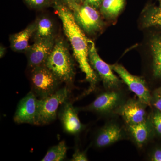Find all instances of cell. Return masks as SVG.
Segmentation results:
<instances>
[{
    "instance_id": "obj_1",
    "label": "cell",
    "mask_w": 161,
    "mask_h": 161,
    "mask_svg": "<svg viewBox=\"0 0 161 161\" xmlns=\"http://www.w3.org/2000/svg\"><path fill=\"white\" fill-rule=\"evenodd\" d=\"M54 8L62 22L64 31L71 45L74 56L80 69L90 83L87 94L94 91L98 81V75L91 66L89 60V40L84 32L75 21L73 12L60 0H55Z\"/></svg>"
},
{
    "instance_id": "obj_2",
    "label": "cell",
    "mask_w": 161,
    "mask_h": 161,
    "mask_svg": "<svg viewBox=\"0 0 161 161\" xmlns=\"http://www.w3.org/2000/svg\"><path fill=\"white\" fill-rule=\"evenodd\" d=\"M45 66L61 82L68 86L72 85L75 77V64L67 43L62 38L56 39Z\"/></svg>"
},
{
    "instance_id": "obj_3",
    "label": "cell",
    "mask_w": 161,
    "mask_h": 161,
    "mask_svg": "<svg viewBox=\"0 0 161 161\" xmlns=\"http://www.w3.org/2000/svg\"><path fill=\"white\" fill-rule=\"evenodd\" d=\"M69 88L59 89L53 95L46 98L39 99L37 114L35 121L36 125H44L56 119L60 106L69 100Z\"/></svg>"
},
{
    "instance_id": "obj_4",
    "label": "cell",
    "mask_w": 161,
    "mask_h": 161,
    "mask_svg": "<svg viewBox=\"0 0 161 161\" xmlns=\"http://www.w3.org/2000/svg\"><path fill=\"white\" fill-rule=\"evenodd\" d=\"M31 82L32 92L39 99L53 95L59 89L61 81L46 66L31 69Z\"/></svg>"
},
{
    "instance_id": "obj_5",
    "label": "cell",
    "mask_w": 161,
    "mask_h": 161,
    "mask_svg": "<svg viewBox=\"0 0 161 161\" xmlns=\"http://www.w3.org/2000/svg\"><path fill=\"white\" fill-rule=\"evenodd\" d=\"M71 10L76 23L84 32L95 35L103 28V21L97 9L82 3L75 5Z\"/></svg>"
},
{
    "instance_id": "obj_6",
    "label": "cell",
    "mask_w": 161,
    "mask_h": 161,
    "mask_svg": "<svg viewBox=\"0 0 161 161\" xmlns=\"http://www.w3.org/2000/svg\"><path fill=\"white\" fill-rule=\"evenodd\" d=\"M89 60L91 66L102 80L108 90L117 89L121 81L113 73L111 66L101 58L92 40H89Z\"/></svg>"
},
{
    "instance_id": "obj_7",
    "label": "cell",
    "mask_w": 161,
    "mask_h": 161,
    "mask_svg": "<svg viewBox=\"0 0 161 161\" xmlns=\"http://www.w3.org/2000/svg\"><path fill=\"white\" fill-rule=\"evenodd\" d=\"M110 66L113 71L117 73L122 80L127 85L130 91L137 96L139 100L147 105H151L152 95L143 78L132 75L122 65L118 64Z\"/></svg>"
},
{
    "instance_id": "obj_8",
    "label": "cell",
    "mask_w": 161,
    "mask_h": 161,
    "mask_svg": "<svg viewBox=\"0 0 161 161\" xmlns=\"http://www.w3.org/2000/svg\"><path fill=\"white\" fill-rule=\"evenodd\" d=\"M55 39L37 40L29 46L26 53L28 66L31 69L45 66L47 60L53 50Z\"/></svg>"
},
{
    "instance_id": "obj_9",
    "label": "cell",
    "mask_w": 161,
    "mask_h": 161,
    "mask_svg": "<svg viewBox=\"0 0 161 161\" xmlns=\"http://www.w3.org/2000/svg\"><path fill=\"white\" fill-rule=\"evenodd\" d=\"M39 98L32 91L20 101L14 120L17 124L34 125L37 114Z\"/></svg>"
},
{
    "instance_id": "obj_10",
    "label": "cell",
    "mask_w": 161,
    "mask_h": 161,
    "mask_svg": "<svg viewBox=\"0 0 161 161\" xmlns=\"http://www.w3.org/2000/svg\"><path fill=\"white\" fill-rule=\"evenodd\" d=\"M122 95L119 92L114 90L103 92L97 96L94 101L84 110L106 114L118 109L121 105Z\"/></svg>"
},
{
    "instance_id": "obj_11",
    "label": "cell",
    "mask_w": 161,
    "mask_h": 161,
    "mask_svg": "<svg viewBox=\"0 0 161 161\" xmlns=\"http://www.w3.org/2000/svg\"><path fill=\"white\" fill-rule=\"evenodd\" d=\"M147 105L139 99H130L122 103L117 112L128 125H136L147 120Z\"/></svg>"
},
{
    "instance_id": "obj_12",
    "label": "cell",
    "mask_w": 161,
    "mask_h": 161,
    "mask_svg": "<svg viewBox=\"0 0 161 161\" xmlns=\"http://www.w3.org/2000/svg\"><path fill=\"white\" fill-rule=\"evenodd\" d=\"M58 116L64 130L68 134L76 135L84 129L78 118L77 109L69 100L61 105Z\"/></svg>"
},
{
    "instance_id": "obj_13",
    "label": "cell",
    "mask_w": 161,
    "mask_h": 161,
    "mask_svg": "<svg viewBox=\"0 0 161 161\" xmlns=\"http://www.w3.org/2000/svg\"><path fill=\"white\" fill-rule=\"evenodd\" d=\"M123 131L117 124L109 123L102 128L98 132L95 143L96 147H108L123 138Z\"/></svg>"
},
{
    "instance_id": "obj_14",
    "label": "cell",
    "mask_w": 161,
    "mask_h": 161,
    "mask_svg": "<svg viewBox=\"0 0 161 161\" xmlns=\"http://www.w3.org/2000/svg\"><path fill=\"white\" fill-rule=\"evenodd\" d=\"M128 126L130 135L135 144L140 148L147 143L154 132L149 117L141 123Z\"/></svg>"
},
{
    "instance_id": "obj_15",
    "label": "cell",
    "mask_w": 161,
    "mask_h": 161,
    "mask_svg": "<svg viewBox=\"0 0 161 161\" xmlns=\"http://www.w3.org/2000/svg\"><path fill=\"white\" fill-rule=\"evenodd\" d=\"M36 22L22 31L11 35L9 37L10 47L14 52H26L29 47V41L36 30Z\"/></svg>"
},
{
    "instance_id": "obj_16",
    "label": "cell",
    "mask_w": 161,
    "mask_h": 161,
    "mask_svg": "<svg viewBox=\"0 0 161 161\" xmlns=\"http://www.w3.org/2000/svg\"><path fill=\"white\" fill-rule=\"evenodd\" d=\"M142 26L143 28H161V0L158 6H149L143 11Z\"/></svg>"
},
{
    "instance_id": "obj_17",
    "label": "cell",
    "mask_w": 161,
    "mask_h": 161,
    "mask_svg": "<svg viewBox=\"0 0 161 161\" xmlns=\"http://www.w3.org/2000/svg\"><path fill=\"white\" fill-rule=\"evenodd\" d=\"M36 30L32 36L34 41L55 39L54 26L49 18L42 17L36 20Z\"/></svg>"
},
{
    "instance_id": "obj_18",
    "label": "cell",
    "mask_w": 161,
    "mask_h": 161,
    "mask_svg": "<svg viewBox=\"0 0 161 161\" xmlns=\"http://www.w3.org/2000/svg\"><path fill=\"white\" fill-rule=\"evenodd\" d=\"M125 0H103L99 11L103 18L108 20L116 19L122 11Z\"/></svg>"
},
{
    "instance_id": "obj_19",
    "label": "cell",
    "mask_w": 161,
    "mask_h": 161,
    "mask_svg": "<svg viewBox=\"0 0 161 161\" xmlns=\"http://www.w3.org/2000/svg\"><path fill=\"white\" fill-rule=\"evenodd\" d=\"M150 47L153 75L156 78L161 80V35L152 37L150 40Z\"/></svg>"
},
{
    "instance_id": "obj_20",
    "label": "cell",
    "mask_w": 161,
    "mask_h": 161,
    "mask_svg": "<svg viewBox=\"0 0 161 161\" xmlns=\"http://www.w3.org/2000/svg\"><path fill=\"white\" fill-rule=\"evenodd\" d=\"M67 147L64 141L51 147L47 151L42 161H61L66 157Z\"/></svg>"
},
{
    "instance_id": "obj_21",
    "label": "cell",
    "mask_w": 161,
    "mask_h": 161,
    "mask_svg": "<svg viewBox=\"0 0 161 161\" xmlns=\"http://www.w3.org/2000/svg\"><path fill=\"white\" fill-rule=\"evenodd\" d=\"M31 9H40L53 5L55 0H23Z\"/></svg>"
},
{
    "instance_id": "obj_22",
    "label": "cell",
    "mask_w": 161,
    "mask_h": 161,
    "mask_svg": "<svg viewBox=\"0 0 161 161\" xmlns=\"http://www.w3.org/2000/svg\"><path fill=\"white\" fill-rule=\"evenodd\" d=\"M154 132L161 136V112L155 110L149 116Z\"/></svg>"
},
{
    "instance_id": "obj_23",
    "label": "cell",
    "mask_w": 161,
    "mask_h": 161,
    "mask_svg": "<svg viewBox=\"0 0 161 161\" xmlns=\"http://www.w3.org/2000/svg\"><path fill=\"white\" fill-rule=\"evenodd\" d=\"M151 105L156 110L161 112V87L153 92L151 97Z\"/></svg>"
},
{
    "instance_id": "obj_24",
    "label": "cell",
    "mask_w": 161,
    "mask_h": 161,
    "mask_svg": "<svg viewBox=\"0 0 161 161\" xmlns=\"http://www.w3.org/2000/svg\"><path fill=\"white\" fill-rule=\"evenodd\" d=\"M88 160L86 153L80 151L77 148L75 150L71 161H87Z\"/></svg>"
},
{
    "instance_id": "obj_25",
    "label": "cell",
    "mask_w": 161,
    "mask_h": 161,
    "mask_svg": "<svg viewBox=\"0 0 161 161\" xmlns=\"http://www.w3.org/2000/svg\"><path fill=\"white\" fill-rule=\"evenodd\" d=\"M103 1V0H82V3L86 4L98 10L100 9Z\"/></svg>"
},
{
    "instance_id": "obj_26",
    "label": "cell",
    "mask_w": 161,
    "mask_h": 161,
    "mask_svg": "<svg viewBox=\"0 0 161 161\" xmlns=\"http://www.w3.org/2000/svg\"><path fill=\"white\" fill-rule=\"evenodd\" d=\"M150 160L161 161V148H158L153 151L150 154Z\"/></svg>"
},
{
    "instance_id": "obj_27",
    "label": "cell",
    "mask_w": 161,
    "mask_h": 161,
    "mask_svg": "<svg viewBox=\"0 0 161 161\" xmlns=\"http://www.w3.org/2000/svg\"><path fill=\"white\" fill-rule=\"evenodd\" d=\"M61 2L71 9L76 5L82 4V0H60Z\"/></svg>"
},
{
    "instance_id": "obj_28",
    "label": "cell",
    "mask_w": 161,
    "mask_h": 161,
    "mask_svg": "<svg viewBox=\"0 0 161 161\" xmlns=\"http://www.w3.org/2000/svg\"><path fill=\"white\" fill-rule=\"evenodd\" d=\"M6 49L3 46L1 47V58H3L6 53Z\"/></svg>"
},
{
    "instance_id": "obj_29",
    "label": "cell",
    "mask_w": 161,
    "mask_h": 161,
    "mask_svg": "<svg viewBox=\"0 0 161 161\" xmlns=\"http://www.w3.org/2000/svg\"><path fill=\"white\" fill-rule=\"evenodd\" d=\"M159 1H161V0H159Z\"/></svg>"
}]
</instances>
